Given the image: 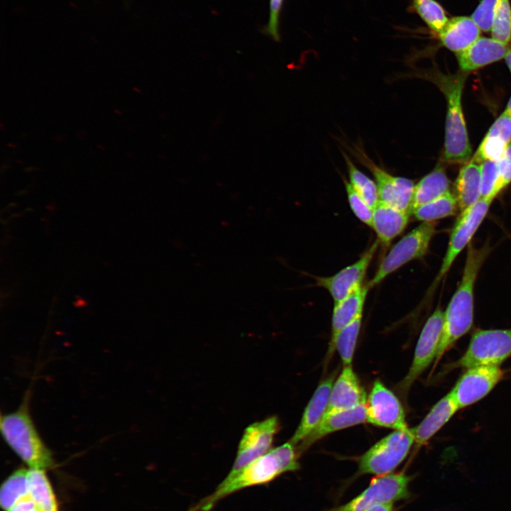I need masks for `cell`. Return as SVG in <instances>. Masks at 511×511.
<instances>
[{"instance_id":"1","label":"cell","mask_w":511,"mask_h":511,"mask_svg":"<svg viewBox=\"0 0 511 511\" xmlns=\"http://www.w3.org/2000/svg\"><path fill=\"white\" fill-rule=\"evenodd\" d=\"M298 454L290 441L255 459L241 470L228 474L209 495L187 511H211L224 498L241 490L270 483L280 475L300 468Z\"/></svg>"},{"instance_id":"2","label":"cell","mask_w":511,"mask_h":511,"mask_svg":"<svg viewBox=\"0 0 511 511\" xmlns=\"http://www.w3.org/2000/svg\"><path fill=\"white\" fill-rule=\"evenodd\" d=\"M489 251L487 245L476 248L470 243L468 246L461 280L444 312L441 336L433 370L445 353L473 326L474 286Z\"/></svg>"},{"instance_id":"3","label":"cell","mask_w":511,"mask_h":511,"mask_svg":"<svg viewBox=\"0 0 511 511\" xmlns=\"http://www.w3.org/2000/svg\"><path fill=\"white\" fill-rule=\"evenodd\" d=\"M29 399L30 391L16 410L1 415V433L9 446L30 468L49 469L54 466V459L31 418Z\"/></svg>"},{"instance_id":"4","label":"cell","mask_w":511,"mask_h":511,"mask_svg":"<svg viewBox=\"0 0 511 511\" xmlns=\"http://www.w3.org/2000/svg\"><path fill=\"white\" fill-rule=\"evenodd\" d=\"M466 77L455 75L434 78L444 94L447 101L445 123L444 160L452 163H463L471 155L467 129L461 106V94Z\"/></svg>"},{"instance_id":"5","label":"cell","mask_w":511,"mask_h":511,"mask_svg":"<svg viewBox=\"0 0 511 511\" xmlns=\"http://www.w3.org/2000/svg\"><path fill=\"white\" fill-rule=\"evenodd\" d=\"M511 356V329H477L463 354L444 369V374L458 368L500 365Z\"/></svg>"},{"instance_id":"6","label":"cell","mask_w":511,"mask_h":511,"mask_svg":"<svg viewBox=\"0 0 511 511\" xmlns=\"http://www.w3.org/2000/svg\"><path fill=\"white\" fill-rule=\"evenodd\" d=\"M436 221H424L404 236L390 250L368 282L373 287L406 263L423 257L436 233Z\"/></svg>"},{"instance_id":"7","label":"cell","mask_w":511,"mask_h":511,"mask_svg":"<svg viewBox=\"0 0 511 511\" xmlns=\"http://www.w3.org/2000/svg\"><path fill=\"white\" fill-rule=\"evenodd\" d=\"M414 442L411 428L408 432L395 430L362 455L358 473L376 476L391 473L406 458Z\"/></svg>"},{"instance_id":"8","label":"cell","mask_w":511,"mask_h":511,"mask_svg":"<svg viewBox=\"0 0 511 511\" xmlns=\"http://www.w3.org/2000/svg\"><path fill=\"white\" fill-rule=\"evenodd\" d=\"M410 480L403 472L377 476L355 498L331 511H366L378 504L407 499L410 496Z\"/></svg>"},{"instance_id":"9","label":"cell","mask_w":511,"mask_h":511,"mask_svg":"<svg viewBox=\"0 0 511 511\" xmlns=\"http://www.w3.org/2000/svg\"><path fill=\"white\" fill-rule=\"evenodd\" d=\"M493 200L480 198L476 203L460 213L451 232L448 248L432 287L450 270L458 254L468 246L473 236L485 219Z\"/></svg>"},{"instance_id":"10","label":"cell","mask_w":511,"mask_h":511,"mask_svg":"<svg viewBox=\"0 0 511 511\" xmlns=\"http://www.w3.org/2000/svg\"><path fill=\"white\" fill-rule=\"evenodd\" d=\"M500 366H480L466 369L450 393L459 409L467 407L487 396L503 379Z\"/></svg>"},{"instance_id":"11","label":"cell","mask_w":511,"mask_h":511,"mask_svg":"<svg viewBox=\"0 0 511 511\" xmlns=\"http://www.w3.org/2000/svg\"><path fill=\"white\" fill-rule=\"evenodd\" d=\"M352 152L360 163L366 166L374 176L378 187L379 201L410 212L414 187L413 181L406 177L390 174L374 163L359 147L355 146L354 150Z\"/></svg>"},{"instance_id":"12","label":"cell","mask_w":511,"mask_h":511,"mask_svg":"<svg viewBox=\"0 0 511 511\" xmlns=\"http://www.w3.org/2000/svg\"><path fill=\"white\" fill-rule=\"evenodd\" d=\"M444 312L437 307L428 318L417 341L409 371L403 378L400 388L407 392L414 381L434 362L441 336Z\"/></svg>"},{"instance_id":"13","label":"cell","mask_w":511,"mask_h":511,"mask_svg":"<svg viewBox=\"0 0 511 511\" xmlns=\"http://www.w3.org/2000/svg\"><path fill=\"white\" fill-rule=\"evenodd\" d=\"M366 406L367 422L397 431H410L400 400L380 380L374 382Z\"/></svg>"},{"instance_id":"14","label":"cell","mask_w":511,"mask_h":511,"mask_svg":"<svg viewBox=\"0 0 511 511\" xmlns=\"http://www.w3.org/2000/svg\"><path fill=\"white\" fill-rule=\"evenodd\" d=\"M279 420L271 416L255 422L245 429L239 442L236 457L229 474L234 473L270 450L279 430Z\"/></svg>"},{"instance_id":"15","label":"cell","mask_w":511,"mask_h":511,"mask_svg":"<svg viewBox=\"0 0 511 511\" xmlns=\"http://www.w3.org/2000/svg\"><path fill=\"white\" fill-rule=\"evenodd\" d=\"M380 243L377 239L354 263L329 277L316 278L317 285L326 289L338 302L363 285L368 268Z\"/></svg>"},{"instance_id":"16","label":"cell","mask_w":511,"mask_h":511,"mask_svg":"<svg viewBox=\"0 0 511 511\" xmlns=\"http://www.w3.org/2000/svg\"><path fill=\"white\" fill-rule=\"evenodd\" d=\"M366 422V404L348 410L329 412L324 414L311 433L295 447L300 455L314 443L327 434Z\"/></svg>"},{"instance_id":"17","label":"cell","mask_w":511,"mask_h":511,"mask_svg":"<svg viewBox=\"0 0 511 511\" xmlns=\"http://www.w3.org/2000/svg\"><path fill=\"white\" fill-rule=\"evenodd\" d=\"M366 402V393L351 366H344L332 386L324 414L365 405Z\"/></svg>"},{"instance_id":"18","label":"cell","mask_w":511,"mask_h":511,"mask_svg":"<svg viewBox=\"0 0 511 511\" xmlns=\"http://www.w3.org/2000/svg\"><path fill=\"white\" fill-rule=\"evenodd\" d=\"M507 45L493 38L480 37L464 50L456 53L462 71H472L505 57Z\"/></svg>"},{"instance_id":"19","label":"cell","mask_w":511,"mask_h":511,"mask_svg":"<svg viewBox=\"0 0 511 511\" xmlns=\"http://www.w3.org/2000/svg\"><path fill=\"white\" fill-rule=\"evenodd\" d=\"M460 410L451 394L448 392L430 410L422 421L411 428L417 447H420L437 433Z\"/></svg>"},{"instance_id":"20","label":"cell","mask_w":511,"mask_h":511,"mask_svg":"<svg viewBox=\"0 0 511 511\" xmlns=\"http://www.w3.org/2000/svg\"><path fill=\"white\" fill-rule=\"evenodd\" d=\"M334 375L322 381L307 405L300 423L290 442L295 446L304 440L322 420L327 408Z\"/></svg>"},{"instance_id":"21","label":"cell","mask_w":511,"mask_h":511,"mask_svg":"<svg viewBox=\"0 0 511 511\" xmlns=\"http://www.w3.org/2000/svg\"><path fill=\"white\" fill-rule=\"evenodd\" d=\"M410 212L379 201L373 209L371 228L375 231L380 243L388 246L407 227Z\"/></svg>"},{"instance_id":"22","label":"cell","mask_w":511,"mask_h":511,"mask_svg":"<svg viewBox=\"0 0 511 511\" xmlns=\"http://www.w3.org/2000/svg\"><path fill=\"white\" fill-rule=\"evenodd\" d=\"M480 34V29L471 17L456 16L449 19L438 35L444 47L458 53L477 40Z\"/></svg>"},{"instance_id":"23","label":"cell","mask_w":511,"mask_h":511,"mask_svg":"<svg viewBox=\"0 0 511 511\" xmlns=\"http://www.w3.org/2000/svg\"><path fill=\"white\" fill-rule=\"evenodd\" d=\"M454 189L460 212L480 199V169L477 163L471 160L461 168Z\"/></svg>"},{"instance_id":"24","label":"cell","mask_w":511,"mask_h":511,"mask_svg":"<svg viewBox=\"0 0 511 511\" xmlns=\"http://www.w3.org/2000/svg\"><path fill=\"white\" fill-rule=\"evenodd\" d=\"M449 191V180L441 165L434 169L414 185L410 213Z\"/></svg>"},{"instance_id":"25","label":"cell","mask_w":511,"mask_h":511,"mask_svg":"<svg viewBox=\"0 0 511 511\" xmlns=\"http://www.w3.org/2000/svg\"><path fill=\"white\" fill-rule=\"evenodd\" d=\"M370 288L368 283L363 285L341 301L334 303L331 320V337L329 344L333 342L341 329L359 314H363L364 303Z\"/></svg>"},{"instance_id":"26","label":"cell","mask_w":511,"mask_h":511,"mask_svg":"<svg viewBox=\"0 0 511 511\" xmlns=\"http://www.w3.org/2000/svg\"><path fill=\"white\" fill-rule=\"evenodd\" d=\"M29 494L43 511H59L50 482L42 469H28Z\"/></svg>"},{"instance_id":"27","label":"cell","mask_w":511,"mask_h":511,"mask_svg":"<svg viewBox=\"0 0 511 511\" xmlns=\"http://www.w3.org/2000/svg\"><path fill=\"white\" fill-rule=\"evenodd\" d=\"M28 470L19 468L2 483L0 489V505L8 511L19 500L29 494Z\"/></svg>"},{"instance_id":"28","label":"cell","mask_w":511,"mask_h":511,"mask_svg":"<svg viewBox=\"0 0 511 511\" xmlns=\"http://www.w3.org/2000/svg\"><path fill=\"white\" fill-rule=\"evenodd\" d=\"M458 209L455 194L450 191L437 199L415 209L412 213L420 221H436L455 214Z\"/></svg>"},{"instance_id":"29","label":"cell","mask_w":511,"mask_h":511,"mask_svg":"<svg viewBox=\"0 0 511 511\" xmlns=\"http://www.w3.org/2000/svg\"><path fill=\"white\" fill-rule=\"evenodd\" d=\"M362 314L345 326L337 334L333 342L329 344V353L336 348L344 366H351L357 339L361 329Z\"/></svg>"},{"instance_id":"30","label":"cell","mask_w":511,"mask_h":511,"mask_svg":"<svg viewBox=\"0 0 511 511\" xmlns=\"http://www.w3.org/2000/svg\"><path fill=\"white\" fill-rule=\"evenodd\" d=\"M342 155L347 167L350 184L367 204L373 209L379 202L375 182L359 170L346 153L342 151Z\"/></svg>"},{"instance_id":"31","label":"cell","mask_w":511,"mask_h":511,"mask_svg":"<svg viewBox=\"0 0 511 511\" xmlns=\"http://www.w3.org/2000/svg\"><path fill=\"white\" fill-rule=\"evenodd\" d=\"M511 141L504 134L490 127L482 141L472 160L481 163L485 160H500Z\"/></svg>"},{"instance_id":"32","label":"cell","mask_w":511,"mask_h":511,"mask_svg":"<svg viewBox=\"0 0 511 511\" xmlns=\"http://www.w3.org/2000/svg\"><path fill=\"white\" fill-rule=\"evenodd\" d=\"M412 6L428 27L437 34L449 21L444 9L436 0H413Z\"/></svg>"},{"instance_id":"33","label":"cell","mask_w":511,"mask_h":511,"mask_svg":"<svg viewBox=\"0 0 511 511\" xmlns=\"http://www.w3.org/2000/svg\"><path fill=\"white\" fill-rule=\"evenodd\" d=\"M492 38L508 44L511 39V5L510 0H498L491 29Z\"/></svg>"},{"instance_id":"34","label":"cell","mask_w":511,"mask_h":511,"mask_svg":"<svg viewBox=\"0 0 511 511\" xmlns=\"http://www.w3.org/2000/svg\"><path fill=\"white\" fill-rule=\"evenodd\" d=\"M344 185L352 211L361 221L371 227L373 208L356 192L349 182L344 180Z\"/></svg>"},{"instance_id":"35","label":"cell","mask_w":511,"mask_h":511,"mask_svg":"<svg viewBox=\"0 0 511 511\" xmlns=\"http://www.w3.org/2000/svg\"><path fill=\"white\" fill-rule=\"evenodd\" d=\"M480 198L493 200V192L498 177V161L485 160L480 165Z\"/></svg>"},{"instance_id":"36","label":"cell","mask_w":511,"mask_h":511,"mask_svg":"<svg viewBox=\"0 0 511 511\" xmlns=\"http://www.w3.org/2000/svg\"><path fill=\"white\" fill-rule=\"evenodd\" d=\"M498 0H481L471 18L480 31H491Z\"/></svg>"},{"instance_id":"37","label":"cell","mask_w":511,"mask_h":511,"mask_svg":"<svg viewBox=\"0 0 511 511\" xmlns=\"http://www.w3.org/2000/svg\"><path fill=\"white\" fill-rule=\"evenodd\" d=\"M511 182V143L504 155L498 160V177L493 192L495 197Z\"/></svg>"},{"instance_id":"38","label":"cell","mask_w":511,"mask_h":511,"mask_svg":"<svg viewBox=\"0 0 511 511\" xmlns=\"http://www.w3.org/2000/svg\"><path fill=\"white\" fill-rule=\"evenodd\" d=\"M284 0H270L269 18L266 28L267 33L275 40H280V16Z\"/></svg>"},{"instance_id":"39","label":"cell","mask_w":511,"mask_h":511,"mask_svg":"<svg viewBox=\"0 0 511 511\" xmlns=\"http://www.w3.org/2000/svg\"><path fill=\"white\" fill-rule=\"evenodd\" d=\"M36 506V503L30 494L19 500L8 511H29Z\"/></svg>"},{"instance_id":"40","label":"cell","mask_w":511,"mask_h":511,"mask_svg":"<svg viewBox=\"0 0 511 511\" xmlns=\"http://www.w3.org/2000/svg\"><path fill=\"white\" fill-rule=\"evenodd\" d=\"M392 502L380 503L374 505L366 511H393Z\"/></svg>"},{"instance_id":"41","label":"cell","mask_w":511,"mask_h":511,"mask_svg":"<svg viewBox=\"0 0 511 511\" xmlns=\"http://www.w3.org/2000/svg\"><path fill=\"white\" fill-rule=\"evenodd\" d=\"M505 59L506 63L509 67V70L511 72V48L508 49V50L505 56Z\"/></svg>"},{"instance_id":"42","label":"cell","mask_w":511,"mask_h":511,"mask_svg":"<svg viewBox=\"0 0 511 511\" xmlns=\"http://www.w3.org/2000/svg\"><path fill=\"white\" fill-rule=\"evenodd\" d=\"M511 116V97L510 98L505 109Z\"/></svg>"},{"instance_id":"43","label":"cell","mask_w":511,"mask_h":511,"mask_svg":"<svg viewBox=\"0 0 511 511\" xmlns=\"http://www.w3.org/2000/svg\"><path fill=\"white\" fill-rule=\"evenodd\" d=\"M29 511H43V510H40V509L38 507V506L36 505L35 507H34L33 508H32V509L30 510Z\"/></svg>"}]
</instances>
